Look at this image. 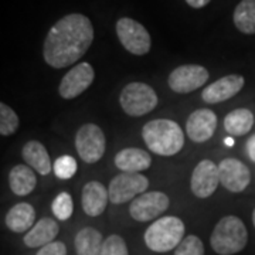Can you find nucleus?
I'll return each instance as SVG.
<instances>
[{"label":"nucleus","mask_w":255,"mask_h":255,"mask_svg":"<svg viewBox=\"0 0 255 255\" xmlns=\"http://www.w3.org/2000/svg\"><path fill=\"white\" fill-rule=\"evenodd\" d=\"M92 41L91 20L80 13L67 14L48 30L43 55L50 67L65 68L77 63L88 51Z\"/></svg>","instance_id":"1"},{"label":"nucleus","mask_w":255,"mask_h":255,"mask_svg":"<svg viewBox=\"0 0 255 255\" xmlns=\"http://www.w3.org/2000/svg\"><path fill=\"white\" fill-rule=\"evenodd\" d=\"M146 146L160 156H174L184 146V133L177 122L170 119H155L142 129Z\"/></svg>","instance_id":"2"},{"label":"nucleus","mask_w":255,"mask_h":255,"mask_svg":"<svg viewBox=\"0 0 255 255\" xmlns=\"http://www.w3.org/2000/svg\"><path fill=\"white\" fill-rule=\"evenodd\" d=\"M211 248L219 255L241 253L248 243V231L237 216H226L216 224L210 237Z\"/></svg>","instance_id":"3"},{"label":"nucleus","mask_w":255,"mask_h":255,"mask_svg":"<svg viewBox=\"0 0 255 255\" xmlns=\"http://www.w3.org/2000/svg\"><path fill=\"white\" fill-rule=\"evenodd\" d=\"M145 244L153 253H169L184 238V223L179 217L164 216L149 226L145 231Z\"/></svg>","instance_id":"4"},{"label":"nucleus","mask_w":255,"mask_h":255,"mask_svg":"<svg viewBox=\"0 0 255 255\" xmlns=\"http://www.w3.org/2000/svg\"><path fill=\"white\" fill-rule=\"evenodd\" d=\"M157 94L145 82H130L121 92L119 104L129 117H143L157 105Z\"/></svg>","instance_id":"5"},{"label":"nucleus","mask_w":255,"mask_h":255,"mask_svg":"<svg viewBox=\"0 0 255 255\" xmlns=\"http://www.w3.org/2000/svg\"><path fill=\"white\" fill-rule=\"evenodd\" d=\"M75 149L85 163H97L107 149L104 130L95 124H84L75 135Z\"/></svg>","instance_id":"6"},{"label":"nucleus","mask_w":255,"mask_h":255,"mask_svg":"<svg viewBox=\"0 0 255 255\" xmlns=\"http://www.w3.org/2000/svg\"><path fill=\"white\" fill-rule=\"evenodd\" d=\"M117 36L124 48L133 55H145L150 51L152 38L145 26L129 17H122L117 21Z\"/></svg>","instance_id":"7"},{"label":"nucleus","mask_w":255,"mask_h":255,"mask_svg":"<svg viewBox=\"0 0 255 255\" xmlns=\"http://www.w3.org/2000/svg\"><path fill=\"white\" fill-rule=\"evenodd\" d=\"M149 187V179L142 173L122 172L115 176L110 183L108 193L112 204H124L136 199Z\"/></svg>","instance_id":"8"},{"label":"nucleus","mask_w":255,"mask_h":255,"mask_svg":"<svg viewBox=\"0 0 255 255\" xmlns=\"http://www.w3.org/2000/svg\"><path fill=\"white\" fill-rule=\"evenodd\" d=\"M170 200L163 191H145L130 201L129 214L139 223L153 221L169 209Z\"/></svg>","instance_id":"9"},{"label":"nucleus","mask_w":255,"mask_h":255,"mask_svg":"<svg viewBox=\"0 0 255 255\" xmlns=\"http://www.w3.org/2000/svg\"><path fill=\"white\" fill-rule=\"evenodd\" d=\"M210 74L206 67L197 64H186L176 67L167 78L170 90L177 94H189L201 88L209 81Z\"/></svg>","instance_id":"10"},{"label":"nucleus","mask_w":255,"mask_h":255,"mask_svg":"<svg viewBox=\"0 0 255 255\" xmlns=\"http://www.w3.org/2000/svg\"><path fill=\"white\" fill-rule=\"evenodd\" d=\"M94 78L95 71L91 64H77L63 77L58 87V94L64 100H74L90 88Z\"/></svg>","instance_id":"11"},{"label":"nucleus","mask_w":255,"mask_h":255,"mask_svg":"<svg viewBox=\"0 0 255 255\" xmlns=\"http://www.w3.org/2000/svg\"><path fill=\"white\" fill-rule=\"evenodd\" d=\"M220 184L219 166L210 159H203L191 173L190 189L199 199H207L214 194Z\"/></svg>","instance_id":"12"},{"label":"nucleus","mask_w":255,"mask_h":255,"mask_svg":"<svg viewBox=\"0 0 255 255\" xmlns=\"http://www.w3.org/2000/svg\"><path fill=\"white\" fill-rule=\"evenodd\" d=\"M220 183L231 193H241L251 182L250 169L241 160L227 157L219 164Z\"/></svg>","instance_id":"13"},{"label":"nucleus","mask_w":255,"mask_h":255,"mask_svg":"<svg viewBox=\"0 0 255 255\" xmlns=\"http://www.w3.org/2000/svg\"><path fill=\"white\" fill-rule=\"evenodd\" d=\"M246 78L240 74H230L210 84L201 92V100L207 104H219L236 97L244 88Z\"/></svg>","instance_id":"14"},{"label":"nucleus","mask_w":255,"mask_h":255,"mask_svg":"<svg viewBox=\"0 0 255 255\" xmlns=\"http://www.w3.org/2000/svg\"><path fill=\"white\" fill-rule=\"evenodd\" d=\"M217 129V115L207 108L191 112L186 122V132L190 140L204 143L214 135Z\"/></svg>","instance_id":"15"},{"label":"nucleus","mask_w":255,"mask_h":255,"mask_svg":"<svg viewBox=\"0 0 255 255\" xmlns=\"http://www.w3.org/2000/svg\"><path fill=\"white\" fill-rule=\"evenodd\" d=\"M110 200L108 189L101 182L92 180L88 182L81 191V206L84 213L90 217H98L101 216Z\"/></svg>","instance_id":"16"},{"label":"nucleus","mask_w":255,"mask_h":255,"mask_svg":"<svg viewBox=\"0 0 255 255\" xmlns=\"http://www.w3.org/2000/svg\"><path fill=\"white\" fill-rule=\"evenodd\" d=\"M152 164V156L143 149L125 147L115 156V166L127 173H140Z\"/></svg>","instance_id":"17"},{"label":"nucleus","mask_w":255,"mask_h":255,"mask_svg":"<svg viewBox=\"0 0 255 255\" xmlns=\"http://www.w3.org/2000/svg\"><path fill=\"white\" fill-rule=\"evenodd\" d=\"M60 233V227L57 221L50 217H44L37 221L33 227L24 236V244L28 248H41L50 243H53Z\"/></svg>","instance_id":"18"},{"label":"nucleus","mask_w":255,"mask_h":255,"mask_svg":"<svg viewBox=\"0 0 255 255\" xmlns=\"http://www.w3.org/2000/svg\"><path fill=\"white\" fill-rule=\"evenodd\" d=\"M6 227L13 233H24L36 224V210L28 203H17L6 214Z\"/></svg>","instance_id":"19"},{"label":"nucleus","mask_w":255,"mask_h":255,"mask_svg":"<svg viewBox=\"0 0 255 255\" xmlns=\"http://www.w3.org/2000/svg\"><path fill=\"white\" fill-rule=\"evenodd\" d=\"M21 156L24 162L41 176H47L51 172L50 155L47 152L46 146L40 143L38 140H28L27 143L23 146Z\"/></svg>","instance_id":"20"},{"label":"nucleus","mask_w":255,"mask_h":255,"mask_svg":"<svg viewBox=\"0 0 255 255\" xmlns=\"http://www.w3.org/2000/svg\"><path fill=\"white\" fill-rule=\"evenodd\" d=\"M9 186L16 196H27L36 189L37 177L28 164H17L9 173Z\"/></svg>","instance_id":"21"},{"label":"nucleus","mask_w":255,"mask_h":255,"mask_svg":"<svg viewBox=\"0 0 255 255\" xmlns=\"http://www.w3.org/2000/svg\"><path fill=\"white\" fill-rule=\"evenodd\" d=\"M104 237L98 230L85 227L75 236V251L77 255H102Z\"/></svg>","instance_id":"22"},{"label":"nucleus","mask_w":255,"mask_h":255,"mask_svg":"<svg viewBox=\"0 0 255 255\" xmlns=\"http://www.w3.org/2000/svg\"><path fill=\"white\" fill-rule=\"evenodd\" d=\"M254 125V115L247 108H238L231 111L224 118V129L231 136L247 135Z\"/></svg>","instance_id":"23"},{"label":"nucleus","mask_w":255,"mask_h":255,"mask_svg":"<svg viewBox=\"0 0 255 255\" xmlns=\"http://www.w3.org/2000/svg\"><path fill=\"white\" fill-rule=\"evenodd\" d=\"M234 24L244 34H255V0H241L234 10Z\"/></svg>","instance_id":"24"},{"label":"nucleus","mask_w":255,"mask_h":255,"mask_svg":"<svg viewBox=\"0 0 255 255\" xmlns=\"http://www.w3.org/2000/svg\"><path fill=\"white\" fill-rule=\"evenodd\" d=\"M20 119L18 115L4 102L0 104V135L10 136L18 129Z\"/></svg>","instance_id":"25"},{"label":"nucleus","mask_w":255,"mask_h":255,"mask_svg":"<svg viewBox=\"0 0 255 255\" xmlns=\"http://www.w3.org/2000/svg\"><path fill=\"white\" fill-rule=\"evenodd\" d=\"M51 209H53V214L55 216V219L65 221L73 216V197L68 194V193H60L51 204Z\"/></svg>","instance_id":"26"},{"label":"nucleus","mask_w":255,"mask_h":255,"mask_svg":"<svg viewBox=\"0 0 255 255\" xmlns=\"http://www.w3.org/2000/svg\"><path fill=\"white\" fill-rule=\"evenodd\" d=\"M77 169H78V164H77V160L74 159L73 156L64 155L57 157V160L53 164V170H54V174L61 179V180H68L75 176L77 173Z\"/></svg>","instance_id":"27"},{"label":"nucleus","mask_w":255,"mask_h":255,"mask_svg":"<svg viewBox=\"0 0 255 255\" xmlns=\"http://www.w3.org/2000/svg\"><path fill=\"white\" fill-rule=\"evenodd\" d=\"M174 255H204V244L197 236H187L177 246Z\"/></svg>","instance_id":"28"},{"label":"nucleus","mask_w":255,"mask_h":255,"mask_svg":"<svg viewBox=\"0 0 255 255\" xmlns=\"http://www.w3.org/2000/svg\"><path fill=\"white\" fill-rule=\"evenodd\" d=\"M102 255H129L125 240L118 234H112L108 238H105L102 247Z\"/></svg>","instance_id":"29"},{"label":"nucleus","mask_w":255,"mask_h":255,"mask_svg":"<svg viewBox=\"0 0 255 255\" xmlns=\"http://www.w3.org/2000/svg\"><path fill=\"white\" fill-rule=\"evenodd\" d=\"M36 255H67V247L61 241H53L47 246L41 247Z\"/></svg>","instance_id":"30"},{"label":"nucleus","mask_w":255,"mask_h":255,"mask_svg":"<svg viewBox=\"0 0 255 255\" xmlns=\"http://www.w3.org/2000/svg\"><path fill=\"white\" fill-rule=\"evenodd\" d=\"M247 153L250 156V159L255 162V135L250 137L247 142Z\"/></svg>","instance_id":"31"},{"label":"nucleus","mask_w":255,"mask_h":255,"mask_svg":"<svg viewBox=\"0 0 255 255\" xmlns=\"http://www.w3.org/2000/svg\"><path fill=\"white\" fill-rule=\"evenodd\" d=\"M211 0H186V3L193 7V9H201V7H206Z\"/></svg>","instance_id":"32"},{"label":"nucleus","mask_w":255,"mask_h":255,"mask_svg":"<svg viewBox=\"0 0 255 255\" xmlns=\"http://www.w3.org/2000/svg\"><path fill=\"white\" fill-rule=\"evenodd\" d=\"M224 143L228 146V147H231V146H234V139H233V136L230 137H226V140H224Z\"/></svg>","instance_id":"33"},{"label":"nucleus","mask_w":255,"mask_h":255,"mask_svg":"<svg viewBox=\"0 0 255 255\" xmlns=\"http://www.w3.org/2000/svg\"><path fill=\"white\" fill-rule=\"evenodd\" d=\"M253 223H254V227H255V209H254V213H253Z\"/></svg>","instance_id":"34"}]
</instances>
